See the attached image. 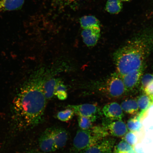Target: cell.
Here are the masks:
<instances>
[{"label": "cell", "mask_w": 153, "mask_h": 153, "mask_svg": "<svg viewBox=\"0 0 153 153\" xmlns=\"http://www.w3.org/2000/svg\"><path fill=\"white\" fill-rule=\"evenodd\" d=\"M150 97L151 99H152V104H153V94L152 96H151Z\"/></svg>", "instance_id": "29"}, {"label": "cell", "mask_w": 153, "mask_h": 153, "mask_svg": "<svg viewBox=\"0 0 153 153\" xmlns=\"http://www.w3.org/2000/svg\"><path fill=\"white\" fill-rule=\"evenodd\" d=\"M120 106L122 110L128 114L134 115L138 113L139 109L136 100L127 99L122 102Z\"/></svg>", "instance_id": "16"}, {"label": "cell", "mask_w": 153, "mask_h": 153, "mask_svg": "<svg viewBox=\"0 0 153 153\" xmlns=\"http://www.w3.org/2000/svg\"><path fill=\"white\" fill-rule=\"evenodd\" d=\"M141 78V89L144 91L147 86L153 80V74H146Z\"/></svg>", "instance_id": "25"}, {"label": "cell", "mask_w": 153, "mask_h": 153, "mask_svg": "<svg viewBox=\"0 0 153 153\" xmlns=\"http://www.w3.org/2000/svg\"><path fill=\"white\" fill-rule=\"evenodd\" d=\"M46 74L43 85V89L47 100H51L54 96L55 89L61 80L59 78H49Z\"/></svg>", "instance_id": "12"}, {"label": "cell", "mask_w": 153, "mask_h": 153, "mask_svg": "<svg viewBox=\"0 0 153 153\" xmlns=\"http://www.w3.org/2000/svg\"><path fill=\"white\" fill-rule=\"evenodd\" d=\"M102 112L107 118L112 121L122 120L124 114L120 105L116 102L109 103L105 105Z\"/></svg>", "instance_id": "9"}, {"label": "cell", "mask_w": 153, "mask_h": 153, "mask_svg": "<svg viewBox=\"0 0 153 153\" xmlns=\"http://www.w3.org/2000/svg\"><path fill=\"white\" fill-rule=\"evenodd\" d=\"M103 139L91 129L78 130L74 137L73 149L76 152H83Z\"/></svg>", "instance_id": "3"}, {"label": "cell", "mask_w": 153, "mask_h": 153, "mask_svg": "<svg viewBox=\"0 0 153 153\" xmlns=\"http://www.w3.org/2000/svg\"><path fill=\"white\" fill-rule=\"evenodd\" d=\"M144 92L145 94L150 97L153 94V80L145 88Z\"/></svg>", "instance_id": "27"}, {"label": "cell", "mask_w": 153, "mask_h": 153, "mask_svg": "<svg viewBox=\"0 0 153 153\" xmlns=\"http://www.w3.org/2000/svg\"><path fill=\"white\" fill-rule=\"evenodd\" d=\"M53 133L56 150L64 148L68 141V131L64 128L53 127Z\"/></svg>", "instance_id": "11"}, {"label": "cell", "mask_w": 153, "mask_h": 153, "mask_svg": "<svg viewBox=\"0 0 153 153\" xmlns=\"http://www.w3.org/2000/svg\"><path fill=\"white\" fill-rule=\"evenodd\" d=\"M140 120L138 117H135L128 120L127 127L130 131L134 133L140 130L142 127V124Z\"/></svg>", "instance_id": "21"}, {"label": "cell", "mask_w": 153, "mask_h": 153, "mask_svg": "<svg viewBox=\"0 0 153 153\" xmlns=\"http://www.w3.org/2000/svg\"><path fill=\"white\" fill-rule=\"evenodd\" d=\"M39 146L42 152L51 153L56 150L53 133V127L48 128L40 136Z\"/></svg>", "instance_id": "6"}, {"label": "cell", "mask_w": 153, "mask_h": 153, "mask_svg": "<svg viewBox=\"0 0 153 153\" xmlns=\"http://www.w3.org/2000/svg\"><path fill=\"white\" fill-rule=\"evenodd\" d=\"M96 120L93 118L84 116H78V122L80 129L88 130L91 128L93 126V123L96 121Z\"/></svg>", "instance_id": "20"}, {"label": "cell", "mask_w": 153, "mask_h": 153, "mask_svg": "<svg viewBox=\"0 0 153 153\" xmlns=\"http://www.w3.org/2000/svg\"><path fill=\"white\" fill-rule=\"evenodd\" d=\"M25 0H0V13L18 10L22 8Z\"/></svg>", "instance_id": "14"}, {"label": "cell", "mask_w": 153, "mask_h": 153, "mask_svg": "<svg viewBox=\"0 0 153 153\" xmlns=\"http://www.w3.org/2000/svg\"><path fill=\"white\" fill-rule=\"evenodd\" d=\"M106 90L113 98H119L126 92L122 76L117 72L114 73L108 78L106 84Z\"/></svg>", "instance_id": "4"}, {"label": "cell", "mask_w": 153, "mask_h": 153, "mask_svg": "<svg viewBox=\"0 0 153 153\" xmlns=\"http://www.w3.org/2000/svg\"><path fill=\"white\" fill-rule=\"evenodd\" d=\"M120 1H130V0H120Z\"/></svg>", "instance_id": "30"}, {"label": "cell", "mask_w": 153, "mask_h": 153, "mask_svg": "<svg viewBox=\"0 0 153 153\" xmlns=\"http://www.w3.org/2000/svg\"><path fill=\"white\" fill-rule=\"evenodd\" d=\"M137 101L139 110H140V112L137 117L140 120L144 115L145 112L150 108L151 105L153 104L150 97L146 94L140 96Z\"/></svg>", "instance_id": "15"}, {"label": "cell", "mask_w": 153, "mask_h": 153, "mask_svg": "<svg viewBox=\"0 0 153 153\" xmlns=\"http://www.w3.org/2000/svg\"><path fill=\"white\" fill-rule=\"evenodd\" d=\"M66 88L62 81L59 83L55 89V95L57 96L59 100H65L68 97Z\"/></svg>", "instance_id": "24"}, {"label": "cell", "mask_w": 153, "mask_h": 153, "mask_svg": "<svg viewBox=\"0 0 153 153\" xmlns=\"http://www.w3.org/2000/svg\"><path fill=\"white\" fill-rule=\"evenodd\" d=\"M143 72V67L122 76L126 92L132 90L138 85Z\"/></svg>", "instance_id": "10"}, {"label": "cell", "mask_w": 153, "mask_h": 153, "mask_svg": "<svg viewBox=\"0 0 153 153\" xmlns=\"http://www.w3.org/2000/svg\"><path fill=\"white\" fill-rule=\"evenodd\" d=\"M153 49V26L143 29L114 53L117 72L122 76L143 67Z\"/></svg>", "instance_id": "2"}, {"label": "cell", "mask_w": 153, "mask_h": 153, "mask_svg": "<svg viewBox=\"0 0 153 153\" xmlns=\"http://www.w3.org/2000/svg\"><path fill=\"white\" fill-rule=\"evenodd\" d=\"M74 114V111L71 109L67 108L65 110L59 112L57 114V117L61 121L66 122L71 120Z\"/></svg>", "instance_id": "22"}, {"label": "cell", "mask_w": 153, "mask_h": 153, "mask_svg": "<svg viewBox=\"0 0 153 153\" xmlns=\"http://www.w3.org/2000/svg\"><path fill=\"white\" fill-rule=\"evenodd\" d=\"M133 149L126 141H121L115 147L114 153H129Z\"/></svg>", "instance_id": "23"}, {"label": "cell", "mask_w": 153, "mask_h": 153, "mask_svg": "<svg viewBox=\"0 0 153 153\" xmlns=\"http://www.w3.org/2000/svg\"><path fill=\"white\" fill-rule=\"evenodd\" d=\"M123 5L120 0H108L105 9L111 14H117L122 9Z\"/></svg>", "instance_id": "17"}, {"label": "cell", "mask_w": 153, "mask_h": 153, "mask_svg": "<svg viewBox=\"0 0 153 153\" xmlns=\"http://www.w3.org/2000/svg\"><path fill=\"white\" fill-rule=\"evenodd\" d=\"M105 127L111 135L117 137L124 136L127 134L128 130L127 125L122 120L113 121Z\"/></svg>", "instance_id": "13"}, {"label": "cell", "mask_w": 153, "mask_h": 153, "mask_svg": "<svg viewBox=\"0 0 153 153\" xmlns=\"http://www.w3.org/2000/svg\"><path fill=\"white\" fill-rule=\"evenodd\" d=\"M81 35L86 45L88 47L94 46L100 37V27L94 26L83 29Z\"/></svg>", "instance_id": "7"}, {"label": "cell", "mask_w": 153, "mask_h": 153, "mask_svg": "<svg viewBox=\"0 0 153 153\" xmlns=\"http://www.w3.org/2000/svg\"><path fill=\"white\" fill-rule=\"evenodd\" d=\"M80 22L83 29L94 26L100 27V22L98 19L92 15L82 17L80 19Z\"/></svg>", "instance_id": "18"}, {"label": "cell", "mask_w": 153, "mask_h": 153, "mask_svg": "<svg viewBox=\"0 0 153 153\" xmlns=\"http://www.w3.org/2000/svg\"><path fill=\"white\" fill-rule=\"evenodd\" d=\"M125 139L126 142L132 146L135 145L136 140V137L134 135L133 133L130 131V132L126 134Z\"/></svg>", "instance_id": "26"}, {"label": "cell", "mask_w": 153, "mask_h": 153, "mask_svg": "<svg viewBox=\"0 0 153 153\" xmlns=\"http://www.w3.org/2000/svg\"><path fill=\"white\" fill-rule=\"evenodd\" d=\"M67 108L71 109L78 116H84L96 120L102 114L100 108L97 105L92 104L70 105Z\"/></svg>", "instance_id": "5"}, {"label": "cell", "mask_w": 153, "mask_h": 153, "mask_svg": "<svg viewBox=\"0 0 153 153\" xmlns=\"http://www.w3.org/2000/svg\"><path fill=\"white\" fill-rule=\"evenodd\" d=\"M84 1L85 0H53V3L55 7L63 9L76 5Z\"/></svg>", "instance_id": "19"}, {"label": "cell", "mask_w": 153, "mask_h": 153, "mask_svg": "<svg viewBox=\"0 0 153 153\" xmlns=\"http://www.w3.org/2000/svg\"><path fill=\"white\" fill-rule=\"evenodd\" d=\"M46 73L42 68L34 72L15 97L12 118L17 131L31 129L43 121L47 103L43 89Z\"/></svg>", "instance_id": "1"}, {"label": "cell", "mask_w": 153, "mask_h": 153, "mask_svg": "<svg viewBox=\"0 0 153 153\" xmlns=\"http://www.w3.org/2000/svg\"><path fill=\"white\" fill-rule=\"evenodd\" d=\"M27 153H46L45 152L42 151H39L37 150H35V149H32L29 150Z\"/></svg>", "instance_id": "28"}, {"label": "cell", "mask_w": 153, "mask_h": 153, "mask_svg": "<svg viewBox=\"0 0 153 153\" xmlns=\"http://www.w3.org/2000/svg\"><path fill=\"white\" fill-rule=\"evenodd\" d=\"M115 140L111 137H106L82 153H111L114 149Z\"/></svg>", "instance_id": "8"}]
</instances>
